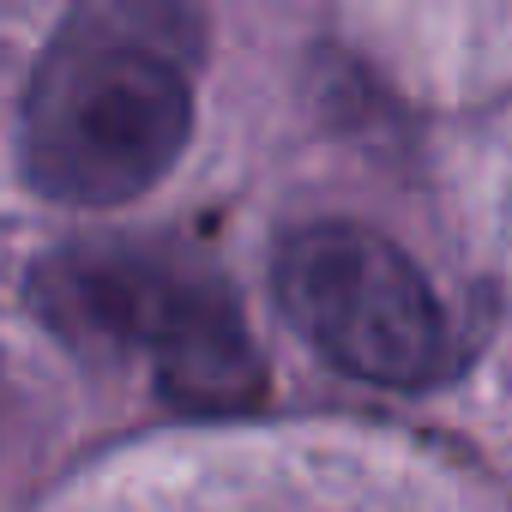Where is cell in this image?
I'll use <instances>...</instances> for the list:
<instances>
[{
	"label": "cell",
	"instance_id": "6da1fadb",
	"mask_svg": "<svg viewBox=\"0 0 512 512\" xmlns=\"http://www.w3.org/2000/svg\"><path fill=\"white\" fill-rule=\"evenodd\" d=\"M193 0H79L25 91V175L61 205H127L193 133Z\"/></svg>",
	"mask_w": 512,
	"mask_h": 512
},
{
	"label": "cell",
	"instance_id": "7a4b0ae2",
	"mask_svg": "<svg viewBox=\"0 0 512 512\" xmlns=\"http://www.w3.org/2000/svg\"><path fill=\"white\" fill-rule=\"evenodd\" d=\"M43 320L91 350L139 356L157 392L193 416H235L266 392L229 284L151 247H73L37 266Z\"/></svg>",
	"mask_w": 512,
	"mask_h": 512
},
{
	"label": "cell",
	"instance_id": "3957f363",
	"mask_svg": "<svg viewBox=\"0 0 512 512\" xmlns=\"http://www.w3.org/2000/svg\"><path fill=\"white\" fill-rule=\"evenodd\" d=\"M284 320L344 374L428 386L452 362V320L416 260L368 223H308L278 247Z\"/></svg>",
	"mask_w": 512,
	"mask_h": 512
}]
</instances>
